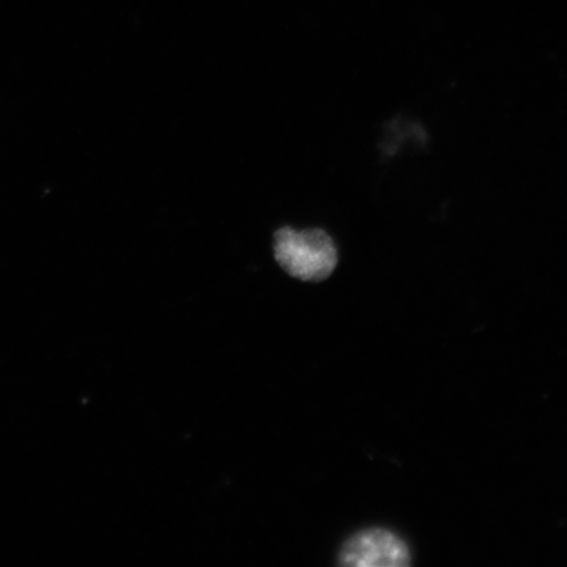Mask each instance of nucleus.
Here are the masks:
<instances>
[{
    "label": "nucleus",
    "mask_w": 567,
    "mask_h": 567,
    "mask_svg": "<svg viewBox=\"0 0 567 567\" xmlns=\"http://www.w3.org/2000/svg\"><path fill=\"white\" fill-rule=\"evenodd\" d=\"M339 564L350 567H405L411 564L408 544L392 530L370 528L353 535L339 553Z\"/></svg>",
    "instance_id": "obj_2"
},
{
    "label": "nucleus",
    "mask_w": 567,
    "mask_h": 567,
    "mask_svg": "<svg viewBox=\"0 0 567 567\" xmlns=\"http://www.w3.org/2000/svg\"><path fill=\"white\" fill-rule=\"evenodd\" d=\"M274 257L282 271L307 282L330 278L338 265L334 239L322 229L281 226L274 233Z\"/></svg>",
    "instance_id": "obj_1"
}]
</instances>
